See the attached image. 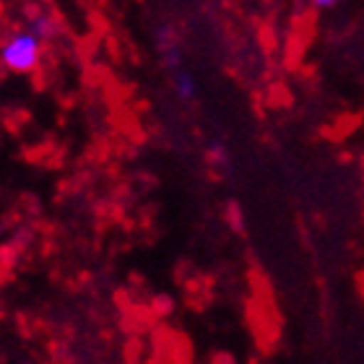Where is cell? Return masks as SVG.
I'll list each match as a JSON object with an SVG mask.
<instances>
[{"label":"cell","mask_w":364,"mask_h":364,"mask_svg":"<svg viewBox=\"0 0 364 364\" xmlns=\"http://www.w3.org/2000/svg\"><path fill=\"white\" fill-rule=\"evenodd\" d=\"M58 34V23L47 11H31L0 42V68L8 73H31L42 58L47 39Z\"/></svg>","instance_id":"obj_1"},{"label":"cell","mask_w":364,"mask_h":364,"mask_svg":"<svg viewBox=\"0 0 364 364\" xmlns=\"http://www.w3.org/2000/svg\"><path fill=\"white\" fill-rule=\"evenodd\" d=\"M175 86L180 91V97L185 99H190L196 94V81H193V76H190L188 70H175Z\"/></svg>","instance_id":"obj_2"}]
</instances>
